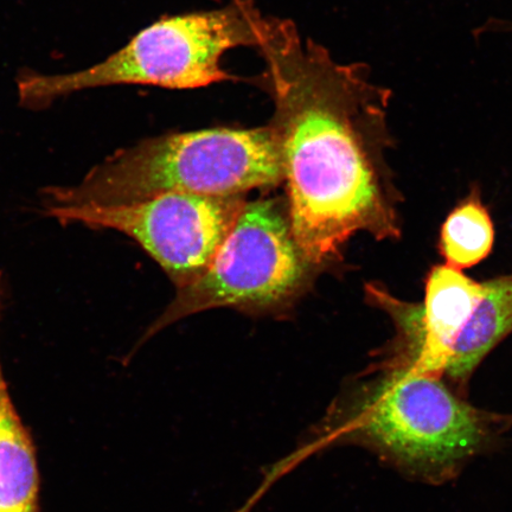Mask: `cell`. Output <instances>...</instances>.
Returning a JSON list of instances; mask_svg holds the SVG:
<instances>
[{"instance_id":"8fae6325","label":"cell","mask_w":512,"mask_h":512,"mask_svg":"<svg viewBox=\"0 0 512 512\" xmlns=\"http://www.w3.org/2000/svg\"><path fill=\"white\" fill-rule=\"evenodd\" d=\"M511 29H512V25H511Z\"/></svg>"},{"instance_id":"30bf717a","label":"cell","mask_w":512,"mask_h":512,"mask_svg":"<svg viewBox=\"0 0 512 512\" xmlns=\"http://www.w3.org/2000/svg\"><path fill=\"white\" fill-rule=\"evenodd\" d=\"M495 227L477 191L454 208L441 227L439 249L457 270L477 266L494 248Z\"/></svg>"},{"instance_id":"7a4b0ae2","label":"cell","mask_w":512,"mask_h":512,"mask_svg":"<svg viewBox=\"0 0 512 512\" xmlns=\"http://www.w3.org/2000/svg\"><path fill=\"white\" fill-rule=\"evenodd\" d=\"M330 443L368 448L422 483L452 482L488 453L512 416L472 406L438 376L377 362L332 409Z\"/></svg>"},{"instance_id":"6da1fadb","label":"cell","mask_w":512,"mask_h":512,"mask_svg":"<svg viewBox=\"0 0 512 512\" xmlns=\"http://www.w3.org/2000/svg\"><path fill=\"white\" fill-rule=\"evenodd\" d=\"M262 73L248 81L273 101L270 123L287 189L288 217L316 266L341 256L352 236H401L399 191L386 152L392 91L363 63L334 60L290 19L266 17Z\"/></svg>"},{"instance_id":"3957f363","label":"cell","mask_w":512,"mask_h":512,"mask_svg":"<svg viewBox=\"0 0 512 512\" xmlns=\"http://www.w3.org/2000/svg\"><path fill=\"white\" fill-rule=\"evenodd\" d=\"M284 182L271 127L162 134L114 152L78 184L42 191L43 208L117 206L168 192L245 195Z\"/></svg>"},{"instance_id":"52a82bcc","label":"cell","mask_w":512,"mask_h":512,"mask_svg":"<svg viewBox=\"0 0 512 512\" xmlns=\"http://www.w3.org/2000/svg\"><path fill=\"white\" fill-rule=\"evenodd\" d=\"M485 294V283L446 264L427 275L425 300L401 329L390 366H402L444 380L454 347Z\"/></svg>"},{"instance_id":"9c48e42d","label":"cell","mask_w":512,"mask_h":512,"mask_svg":"<svg viewBox=\"0 0 512 512\" xmlns=\"http://www.w3.org/2000/svg\"><path fill=\"white\" fill-rule=\"evenodd\" d=\"M511 332L512 273L485 281L484 297L454 347L444 381L465 396L479 364Z\"/></svg>"},{"instance_id":"277c9868","label":"cell","mask_w":512,"mask_h":512,"mask_svg":"<svg viewBox=\"0 0 512 512\" xmlns=\"http://www.w3.org/2000/svg\"><path fill=\"white\" fill-rule=\"evenodd\" d=\"M265 18L253 0H232L221 9L159 19L92 67L67 74L21 76L19 102L38 110L102 87L196 89L238 81L222 68V57L240 47L258 49Z\"/></svg>"},{"instance_id":"5b68a950","label":"cell","mask_w":512,"mask_h":512,"mask_svg":"<svg viewBox=\"0 0 512 512\" xmlns=\"http://www.w3.org/2000/svg\"><path fill=\"white\" fill-rule=\"evenodd\" d=\"M317 268L294 238L286 201L246 202L207 271L177 290L144 341L178 320L220 307L284 309L310 285Z\"/></svg>"},{"instance_id":"8992f818","label":"cell","mask_w":512,"mask_h":512,"mask_svg":"<svg viewBox=\"0 0 512 512\" xmlns=\"http://www.w3.org/2000/svg\"><path fill=\"white\" fill-rule=\"evenodd\" d=\"M246 202L245 195L168 192L117 206L81 204L43 209L63 224L128 236L163 268L179 290L207 271Z\"/></svg>"},{"instance_id":"ba28073f","label":"cell","mask_w":512,"mask_h":512,"mask_svg":"<svg viewBox=\"0 0 512 512\" xmlns=\"http://www.w3.org/2000/svg\"><path fill=\"white\" fill-rule=\"evenodd\" d=\"M0 272V316H2ZM40 471L30 431L11 399L0 361V512H41Z\"/></svg>"}]
</instances>
